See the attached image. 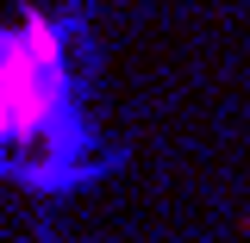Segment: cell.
Masks as SVG:
<instances>
[{"mask_svg": "<svg viewBox=\"0 0 250 243\" xmlns=\"http://www.w3.org/2000/svg\"><path fill=\"white\" fill-rule=\"evenodd\" d=\"M19 37H25V50L38 69H69V31L44 13V6H25L19 13Z\"/></svg>", "mask_w": 250, "mask_h": 243, "instance_id": "obj_1", "label": "cell"}]
</instances>
